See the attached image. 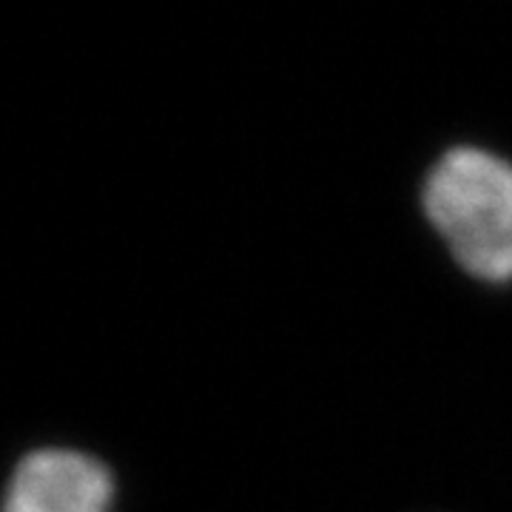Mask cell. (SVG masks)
<instances>
[{"mask_svg": "<svg viewBox=\"0 0 512 512\" xmlns=\"http://www.w3.org/2000/svg\"><path fill=\"white\" fill-rule=\"evenodd\" d=\"M421 205L467 274L512 282V163L484 148H453L430 171Z\"/></svg>", "mask_w": 512, "mask_h": 512, "instance_id": "cell-1", "label": "cell"}, {"mask_svg": "<svg viewBox=\"0 0 512 512\" xmlns=\"http://www.w3.org/2000/svg\"><path fill=\"white\" fill-rule=\"evenodd\" d=\"M114 478L89 453L69 447L35 450L9 478L3 512H111Z\"/></svg>", "mask_w": 512, "mask_h": 512, "instance_id": "cell-2", "label": "cell"}]
</instances>
